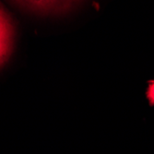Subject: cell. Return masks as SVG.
<instances>
[{
	"label": "cell",
	"mask_w": 154,
	"mask_h": 154,
	"mask_svg": "<svg viewBox=\"0 0 154 154\" xmlns=\"http://www.w3.org/2000/svg\"><path fill=\"white\" fill-rule=\"evenodd\" d=\"M22 7L43 14L65 12L79 0H15Z\"/></svg>",
	"instance_id": "obj_1"
},
{
	"label": "cell",
	"mask_w": 154,
	"mask_h": 154,
	"mask_svg": "<svg viewBox=\"0 0 154 154\" xmlns=\"http://www.w3.org/2000/svg\"><path fill=\"white\" fill-rule=\"evenodd\" d=\"M14 29L10 18L0 7V66L8 58L13 45Z\"/></svg>",
	"instance_id": "obj_2"
},
{
	"label": "cell",
	"mask_w": 154,
	"mask_h": 154,
	"mask_svg": "<svg viewBox=\"0 0 154 154\" xmlns=\"http://www.w3.org/2000/svg\"><path fill=\"white\" fill-rule=\"evenodd\" d=\"M149 103L151 106L154 105V79L149 82V87L146 92Z\"/></svg>",
	"instance_id": "obj_3"
}]
</instances>
